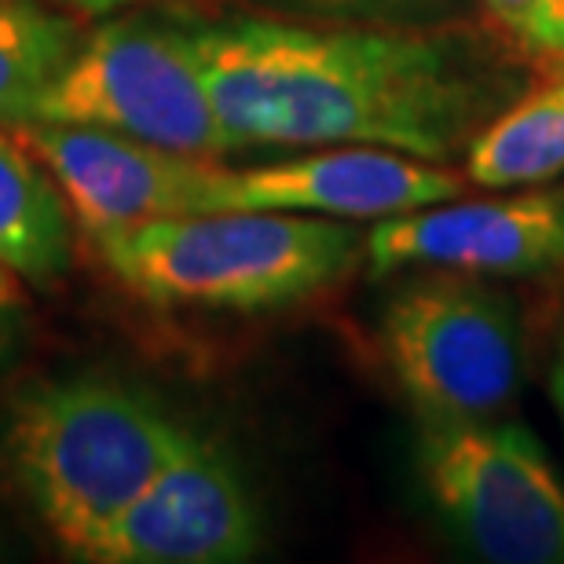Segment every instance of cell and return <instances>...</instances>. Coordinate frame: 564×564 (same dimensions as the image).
<instances>
[{
  "label": "cell",
  "instance_id": "3957f363",
  "mask_svg": "<svg viewBox=\"0 0 564 564\" xmlns=\"http://www.w3.org/2000/svg\"><path fill=\"white\" fill-rule=\"evenodd\" d=\"M99 264L154 308L275 312L348 275L364 239L352 220L275 209H217L147 220L93 239Z\"/></svg>",
  "mask_w": 564,
  "mask_h": 564
},
{
  "label": "cell",
  "instance_id": "d6986e66",
  "mask_svg": "<svg viewBox=\"0 0 564 564\" xmlns=\"http://www.w3.org/2000/svg\"><path fill=\"white\" fill-rule=\"evenodd\" d=\"M554 59L564 63V0H554Z\"/></svg>",
  "mask_w": 564,
  "mask_h": 564
},
{
  "label": "cell",
  "instance_id": "ac0fdd59",
  "mask_svg": "<svg viewBox=\"0 0 564 564\" xmlns=\"http://www.w3.org/2000/svg\"><path fill=\"white\" fill-rule=\"evenodd\" d=\"M550 397H554L557 414H561V422H564V337H561V345H557L554 370H550Z\"/></svg>",
  "mask_w": 564,
  "mask_h": 564
},
{
  "label": "cell",
  "instance_id": "7a4b0ae2",
  "mask_svg": "<svg viewBox=\"0 0 564 564\" xmlns=\"http://www.w3.org/2000/svg\"><path fill=\"white\" fill-rule=\"evenodd\" d=\"M191 429L132 381L66 375L22 386L0 422V469L66 557L96 539Z\"/></svg>",
  "mask_w": 564,
  "mask_h": 564
},
{
  "label": "cell",
  "instance_id": "9c48e42d",
  "mask_svg": "<svg viewBox=\"0 0 564 564\" xmlns=\"http://www.w3.org/2000/svg\"><path fill=\"white\" fill-rule=\"evenodd\" d=\"M364 261L375 279L408 268L484 279L550 272L564 264V195L532 187L506 198H451L381 217L364 235Z\"/></svg>",
  "mask_w": 564,
  "mask_h": 564
},
{
  "label": "cell",
  "instance_id": "4fadbf2b",
  "mask_svg": "<svg viewBox=\"0 0 564 564\" xmlns=\"http://www.w3.org/2000/svg\"><path fill=\"white\" fill-rule=\"evenodd\" d=\"M82 33L44 0H0V126L30 121Z\"/></svg>",
  "mask_w": 564,
  "mask_h": 564
},
{
  "label": "cell",
  "instance_id": "52a82bcc",
  "mask_svg": "<svg viewBox=\"0 0 564 564\" xmlns=\"http://www.w3.org/2000/svg\"><path fill=\"white\" fill-rule=\"evenodd\" d=\"M261 510L217 440L191 429L151 484L88 539L85 564H239L261 554Z\"/></svg>",
  "mask_w": 564,
  "mask_h": 564
},
{
  "label": "cell",
  "instance_id": "e0dca14e",
  "mask_svg": "<svg viewBox=\"0 0 564 564\" xmlns=\"http://www.w3.org/2000/svg\"><path fill=\"white\" fill-rule=\"evenodd\" d=\"M59 4L70 11V15L107 19V15H118V11H129V8L143 4V0H59Z\"/></svg>",
  "mask_w": 564,
  "mask_h": 564
},
{
  "label": "cell",
  "instance_id": "44dd1931",
  "mask_svg": "<svg viewBox=\"0 0 564 564\" xmlns=\"http://www.w3.org/2000/svg\"><path fill=\"white\" fill-rule=\"evenodd\" d=\"M11 557V535H8V524H4V517H0V561Z\"/></svg>",
  "mask_w": 564,
  "mask_h": 564
},
{
  "label": "cell",
  "instance_id": "277c9868",
  "mask_svg": "<svg viewBox=\"0 0 564 564\" xmlns=\"http://www.w3.org/2000/svg\"><path fill=\"white\" fill-rule=\"evenodd\" d=\"M30 121L93 126L195 158L235 151L213 107L191 30L121 11L77 41Z\"/></svg>",
  "mask_w": 564,
  "mask_h": 564
},
{
  "label": "cell",
  "instance_id": "5bb4252c",
  "mask_svg": "<svg viewBox=\"0 0 564 564\" xmlns=\"http://www.w3.org/2000/svg\"><path fill=\"white\" fill-rule=\"evenodd\" d=\"M293 8L330 22H356V26H422L440 19L458 0H290Z\"/></svg>",
  "mask_w": 564,
  "mask_h": 564
},
{
  "label": "cell",
  "instance_id": "8992f818",
  "mask_svg": "<svg viewBox=\"0 0 564 564\" xmlns=\"http://www.w3.org/2000/svg\"><path fill=\"white\" fill-rule=\"evenodd\" d=\"M419 477L436 517L491 564H564V484L521 422H422Z\"/></svg>",
  "mask_w": 564,
  "mask_h": 564
},
{
  "label": "cell",
  "instance_id": "6da1fadb",
  "mask_svg": "<svg viewBox=\"0 0 564 564\" xmlns=\"http://www.w3.org/2000/svg\"><path fill=\"white\" fill-rule=\"evenodd\" d=\"M187 30L235 151L367 143L447 165L495 107L473 55L414 26L228 15Z\"/></svg>",
  "mask_w": 564,
  "mask_h": 564
},
{
  "label": "cell",
  "instance_id": "5b68a950",
  "mask_svg": "<svg viewBox=\"0 0 564 564\" xmlns=\"http://www.w3.org/2000/svg\"><path fill=\"white\" fill-rule=\"evenodd\" d=\"M381 348L422 422L499 419L521 392V312L484 275L440 272L403 286L381 319Z\"/></svg>",
  "mask_w": 564,
  "mask_h": 564
},
{
  "label": "cell",
  "instance_id": "9a60e30c",
  "mask_svg": "<svg viewBox=\"0 0 564 564\" xmlns=\"http://www.w3.org/2000/svg\"><path fill=\"white\" fill-rule=\"evenodd\" d=\"M506 37L532 55L554 59V0H480Z\"/></svg>",
  "mask_w": 564,
  "mask_h": 564
},
{
  "label": "cell",
  "instance_id": "30bf717a",
  "mask_svg": "<svg viewBox=\"0 0 564 564\" xmlns=\"http://www.w3.org/2000/svg\"><path fill=\"white\" fill-rule=\"evenodd\" d=\"M8 129L48 169L74 228L85 231L88 242L140 228L147 220L198 213L209 169L220 162L165 151L93 126L22 121Z\"/></svg>",
  "mask_w": 564,
  "mask_h": 564
},
{
  "label": "cell",
  "instance_id": "7c38bea8",
  "mask_svg": "<svg viewBox=\"0 0 564 564\" xmlns=\"http://www.w3.org/2000/svg\"><path fill=\"white\" fill-rule=\"evenodd\" d=\"M462 173L491 191L557 180L564 173V74L484 121L466 147Z\"/></svg>",
  "mask_w": 564,
  "mask_h": 564
},
{
  "label": "cell",
  "instance_id": "2e32d148",
  "mask_svg": "<svg viewBox=\"0 0 564 564\" xmlns=\"http://www.w3.org/2000/svg\"><path fill=\"white\" fill-rule=\"evenodd\" d=\"M30 312L22 297L15 301H0V381H4L11 370L19 367V359L26 356L30 348Z\"/></svg>",
  "mask_w": 564,
  "mask_h": 564
},
{
  "label": "cell",
  "instance_id": "ffe728a7",
  "mask_svg": "<svg viewBox=\"0 0 564 564\" xmlns=\"http://www.w3.org/2000/svg\"><path fill=\"white\" fill-rule=\"evenodd\" d=\"M15 297H22L19 279L11 275V272H4V268H0V301H15Z\"/></svg>",
  "mask_w": 564,
  "mask_h": 564
},
{
  "label": "cell",
  "instance_id": "ba28073f",
  "mask_svg": "<svg viewBox=\"0 0 564 564\" xmlns=\"http://www.w3.org/2000/svg\"><path fill=\"white\" fill-rule=\"evenodd\" d=\"M469 187L455 169L367 143L319 147L275 165L228 169L213 162L198 213L275 209L337 220H381L462 198Z\"/></svg>",
  "mask_w": 564,
  "mask_h": 564
},
{
  "label": "cell",
  "instance_id": "8fae6325",
  "mask_svg": "<svg viewBox=\"0 0 564 564\" xmlns=\"http://www.w3.org/2000/svg\"><path fill=\"white\" fill-rule=\"evenodd\" d=\"M74 217L37 158L0 126V268L19 282H55L74 264Z\"/></svg>",
  "mask_w": 564,
  "mask_h": 564
}]
</instances>
